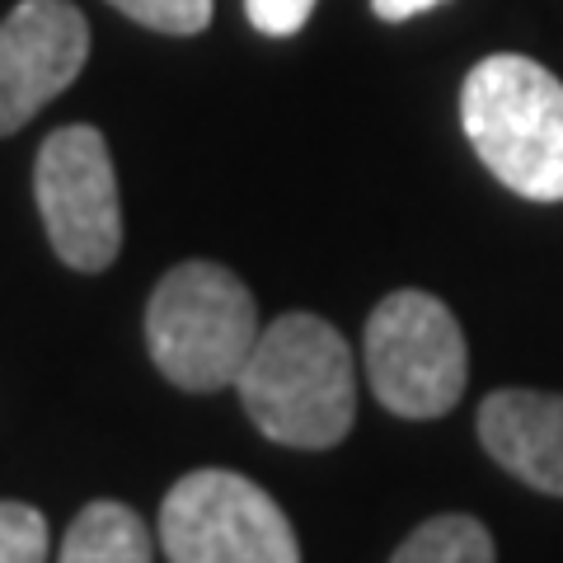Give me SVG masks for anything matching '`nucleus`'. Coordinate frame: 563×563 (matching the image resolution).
I'll return each mask as SVG.
<instances>
[{
    "mask_svg": "<svg viewBox=\"0 0 563 563\" xmlns=\"http://www.w3.org/2000/svg\"><path fill=\"white\" fill-rule=\"evenodd\" d=\"M244 413L268 442L329 451L357 418V366L339 329L320 314L291 310L258 333L235 380Z\"/></svg>",
    "mask_w": 563,
    "mask_h": 563,
    "instance_id": "nucleus-1",
    "label": "nucleus"
},
{
    "mask_svg": "<svg viewBox=\"0 0 563 563\" xmlns=\"http://www.w3.org/2000/svg\"><path fill=\"white\" fill-rule=\"evenodd\" d=\"M461 122L474 155L517 198L563 202V80L531 57L498 52L465 76Z\"/></svg>",
    "mask_w": 563,
    "mask_h": 563,
    "instance_id": "nucleus-2",
    "label": "nucleus"
},
{
    "mask_svg": "<svg viewBox=\"0 0 563 563\" xmlns=\"http://www.w3.org/2000/svg\"><path fill=\"white\" fill-rule=\"evenodd\" d=\"M250 287L221 263L188 258L161 277L146 306V347L161 376L179 390L211 395L235 385L258 343Z\"/></svg>",
    "mask_w": 563,
    "mask_h": 563,
    "instance_id": "nucleus-3",
    "label": "nucleus"
},
{
    "mask_svg": "<svg viewBox=\"0 0 563 563\" xmlns=\"http://www.w3.org/2000/svg\"><path fill=\"white\" fill-rule=\"evenodd\" d=\"M372 395L399 418H442L465 395L470 352L461 320L428 291H390L362 339Z\"/></svg>",
    "mask_w": 563,
    "mask_h": 563,
    "instance_id": "nucleus-4",
    "label": "nucleus"
},
{
    "mask_svg": "<svg viewBox=\"0 0 563 563\" xmlns=\"http://www.w3.org/2000/svg\"><path fill=\"white\" fill-rule=\"evenodd\" d=\"M169 563H301L287 512L235 470H192L161 503Z\"/></svg>",
    "mask_w": 563,
    "mask_h": 563,
    "instance_id": "nucleus-5",
    "label": "nucleus"
},
{
    "mask_svg": "<svg viewBox=\"0 0 563 563\" xmlns=\"http://www.w3.org/2000/svg\"><path fill=\"white\" fill-rule=\"evenodd\" d=\"M33 198L57 258L76 273H103L122 250V202L109 141L99 128H57L33 165Z\"/></svg>",
    "mask_w": 563,
    "mask_h": 563,
    "instance_id": "nucleus-6",
    "label": "nucleus"
},
{
    "mask_svg": "<svg viewBox=\"0 0 563 563\" xmlns=\"http://www.w3.org/2000/svg\"><path fill=\"white\" fill-rule=\"evenodd\" d=\"M90 57V24L70 0H20L0 20V136L43 113Z\"/></svg>",
    "mask_w": 563,
    "mask_h": 563,
    "instance_id": "nucleus-7",
    "label": "nucleus"
},
{
    "mask_svg": "<svg viewBox=\"0 0 563 563\" xmlns=\"http://www.w3.org/2000/svg\"><path fill=\"white\" fill-rule=\"evenodd\" d=\"M479 442L512 479L563 498V395L493 390L479 404Z\"/></svg>",
    "mask_w": 563,
    "mask_h": 563,
    "instance_id": "nucleus-8",
    "label": "nucleus"
},
{
    "mask_svg": "<svg viewBox=\"0 0 563 563\" xmlns=\"http://www.w3.org/2000/svg\"><path fill=\"white\" fill-rule=\"evenodd\" d=\"M57 563H151V536L132 507L90 503L70 521Z\"/></svg>",
    "mask_w": 563,
    "mask_h": 563,
    "instance_id": "nucleus-9",
    "label": "nucleus"
},
{
    "mask_svg": "<svg viewBox=\"0 0 563 563\" xmlns=\"http://www.w3.org/2000/svg\"><path fill=\"white\" fill-rule=\"evenodd\" d=\"M390 563H493V536L479 517L446 512L422 521Z\"/></svg>",
    "mask_w": 563,
    "mask_h": 563,
    "instance_id": "nucleus-10",
    "label": "nucleus"
},
{
    "mask_svg": "<svg viewBox=\"0 0 563 563\" xmlns=\"http://www.w3.org/2000/svg\"><path fill=\"white\" fill-rule=\"evenodd\" d=\"M109 5L155 33H174V38H188L211 24V0H109Z\"/></svg>",
    "mask_w": 563,
    "mask_h": 563,
    "instance_id": "nucleus-11",
    "label": "nucleus"
},
{
    "mask_svg": "<svg viewBox=\"0 0 563 563\" xmlns=\"http://www.w3.org/2000/svg\"><path fill=\"white\" fill-rule=\"evenodd\" d=\"M0 563H47V521L29 503H0Z\"/></svg>",
    "mask_w": 563,
    "mask_h": 563,
    "instance_id": "nucleus-12",
    "label": "nucleus"
},
{
    "mask_svg": "<svg viewBox=\"0 0 563 563\" xmlns=\"http://www.w3.org/2000/svg\"><path fill=\"white\" fill-rule=\"evenodd\" d=\"M310 10H314V0H244L250 24L258 33H268V38H291V33H301Z\"/></svg>",
    "mask_w": 563,
    "mask_h": 563,
    "instance_id": "nucleus-13",
    "label": "nucleus"
},
{
    "mask_svg": "<svg viewBox=\"0 0 563 563\" xmlns=\"http://www.w3.org/2000/svg\"><path fill=\"white\" fill-rule=\"evenodd\" d=\"M437 5H446V0H372V10L380 14L385 24L413 20V14H422V10H437Z\"/></svg>",
    "mask_w": 563,
    "mask_h": 563,
    "instance_id": "nucleus-14",
    "label": "nucleus"
}]
</instances>
